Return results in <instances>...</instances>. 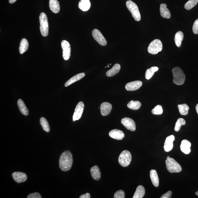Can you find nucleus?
<instances>
[{"label":"nucleus","instance_id":"obj_1","mask_svg":"<svg viewBox=\"0 0 198 198\" xmlns=\"http://www.w3.org/2000/svg\"><path fill=\"white\" fill-rule=\"evenodd\" d=\"M72 164L73 156L69 150L65 151L60 157L59 168L63 171H68L71 168Z\"/></svg>","mask_w":198,"mask_h":198},{"label":"nucleus","instance_id":"obj_2","mask_svg":"<svg viewBox=\"0 0 198 198\" xmlns=\"http://www.w3.org/2000/svg\"><path fill=\"white\" fill-rule=\"evenodd\" d=\"M173 82L175 85H182L185 80V75L182 69L179 67H174L173 69Z\"/></svg>","mask_w":198,"mask_h":198},{"label":"nucleus","instance_id":"obj_3","mask_svg":"<svg viewBox=\"0 0 198 198\" xmlns=\"http://www.w3.org/2000/svg\"><path fill=\"white\" fill-rule=\"evenodd\" d=\"M166 167L169 173H178L182 171L181 166L174 159L168 156L166 161Z\"/></svg>","mask_w":198,"mask_h":198},{"label":"nucleus","instance_id":"obj_4","mask_svg":"<svg viewBox=\"0 0 198 198\" xmlns=\"http://www.w3.org/2000/svg\"><path fill=\"white\" fill-rule=\"evenodd\" d=\"M126 5L134 20L136 21H140L141 20V14L137 5L133 2L130 0L126 2Z\"/></svg>","mask_w":198,"mask_h":198},{"label":"nucleus","instance_id":"obj_5","mask_svg":"<svg viewBox=\"0 0 198 198\" xmlns=\"http://www.w3.org/2000/svg\"><path fill=\"white\" fill-rule=\"evenodd\" d=\"M40 31L43 36L46 37L48 34V23L47 16L44 13H42L40 16Z\"/></svg>","mask_w":198,"mask_h":198},{"label":"nucleus","instance_id":"obj_6","mask_svg":"<svg viewBox=\"0 0 198 198\" xmlns=\"http://www.w3.org/2000/svg\"><path fill=\"white\" fill-rule=\"evenodd\" d=\"M131 160L132 156L129 151L125 150L123 151L120 155L119 162L122 167H127L129 165Z\"/></svg>","mask_w":198,"mask_h":198},{"label":"nucleus","instance_id":"obj_7","mask_svg":"<svg viewBox=\"0 0 198 198\" xmlns=\"http://www.w3.org/2000/svg\"><path fill=\"white\" fill-rule=\"evenodd\" d=\"M162 44L161 41L156 39L150 43L147 50L149 53L154 55L162 51Z\"/></svg>","mask_w":198,"mask_h":198},{"label":"nucleus","instance_id":"obj_8","mask_svg":"<svg viewBox=\"0 0 198 198\" xmlns=\"http://www.w3.org/2000/svg\"><path fill=\"white\" fill-rule=\"evenodd\" d=\"M61 47L63 50V57L65 60H68L70 56L71 48L70 43L66 40L61 42Z\"/></svg>","mask_w":198,"mask_h":198},{"label":"nucleus","instance_id":"obj_9","mask_svg":"<svg viewBox=\"0 0 198 198\" xmlns=\"http://www.w3.org/2000/svg\"><path fill=\"white\" fill-rule=\"evenodd\" d=\"M92 35L94 40L102 46H105L107 42L102 33L97 29H94L92 32Z\"/></svg>","mask_w":198,"mask_h":198},{"label":"nucleus","instance_id":"obj_10","mask_svg":"<svg viewBox=\"0 0 198 198\" xmlns=\"http://www.w3.org/2000/svg\"><path fill=\"white\" fill-rule=\"evenodd\" d=\"M85 105L83 102H80L77 104L75 108L73 116V121H75L78 120L81 118L82 113H83Z\"/></svg>","mask_w":198,"mask_h":198},{"label":"nucleus","instance_id":"obj_11","mask_svg":"<svg viewBox=\"0 0 198 198\" xmlns=\"http://www.w3.org/2000/svg\"><path fill=\"white\" fill-rule=\"evenodd\" d=\"M121 123L127 129L134 131L136 130V125L135 122L131 119L128 117H124L121 120Z\"/></svg>","mask_w":198,"mask_h":198},{"label":"nucleus","instance_id":"obj_12","mask_svg":"<svg viewBox=\"0 0 198 198\" xmlns=\"http://www.w3.org/2000/svg\"><path fill=\"white\" fill-rule=\"evenodd\" d=\"M175 138L174 135H171L166 138L164 146V150L166 152H169L172 150L173 147V142Z\"/></svg>","mask_w":198,"mask_h":198},{"label":"nucleus","instance_id":"obj_13","mask_svg":"<svg viewBox=\"0 0 198 198\" xmlns=\"http://www.w3.org/2000/svg\"><path fill=\"white\" fill-rule=\"evenodd\" d=\"M143 83L141 81H135L127 83L125 86L127 91H133L137 90L142 86Z\"/></svg>","mask_w":198,"mask_h":198},{"label":"nucleus","instance_id":"obj_14","mask_svg":"<svg viewBox=\"0 0 198 198\" xmlns=\"http://www.w3.org/2000/svg\"><path fill=\"white\" fill-rule=\"evenodd\" d=\"M112 109L111 104L109 102H104L100 106L101 114L103 116H106L111 113Z\"/></svg>","mask_w":198,"mask_h":198},{"label":"nucleus","instance_id":"obj_15","mask_svg":"<svg viewBox=\"0 0 198 198\" xmlns=\"http://www.w3.org/2000/svg\"><path fill=\"white\" fill-rule=\"evenodd\" d=\"M12 177L15 181L18 183L25 182L27 179V175L25 173L20 172H15L13 173Z\"/></svg>","mask_w":198,"mask_h":198},{"label":"nucleus","instance_id":"obj_16","mask_svg":"<svg viewBox=\"0 0 198 198\" xmlns=\"http://www.w3.org/2000/svg\"><path fill=\"white\" fill-rule=\"evenodd\" d=\"M191 143L186 139L183 140L181 142L180 148L181 151L184 154H188L191 152Z\"/></svg>","mask_w":198,"mask_h":198},{"label":"nucleus","instance_id":"obj_17","mask_svg":"<svg viewBox=\"0 0 198 198\" xmlns=\"http://www.w3.org/2000/svg\"><path fill=\"white\" fill-rule=\"evenodd\" d=\"M109 134L110 137L117 140H122L125 136L124 132L118 129L111 130L109 132Z\"/></svg>","mask_w":198,"mask_h":198},{"label":"nucleus","instance_id":"obj_18","mask_svg":"<svg viewBox=\"0 0 198 198\" xmlns=\"http://www.w3.org/2000/svg\"><path fill=\"white\" fill-rule=\"evenodd\" d=\"M167 7V5L166 4H161L160 9V14L162 17L169 19L171 17V13Z\"/></svg>","mask_w":198,"mask_h":198},{"label":"nucleus","instance_id":"obj_19","mask_svg":"<svg viewBox=\"0 0 198 198\" xmlns=\"http://www.w3.org/2000/svg\"><path fill=\"white\" fill-rule=\"evenodd\" d=\"M85 74L84 73H80L76 74V75L74 76L73 77L71 78L70 79L68 80V81L65 83V87H68V86L72 85V84L74 83V82L81 80L82 78L85 77Z\"/></svg>","mask_w":198,"mask_h":198},{"label":"nucleus","instance_id":"obj_20","mask_svg":"<svg viewBox=\"0 0 198 198\" xmlns=\"http://www.w3.org/2000/svg\"><path fill=\"white\" fill-rule=\"evenodd\" d=\"M59 2L57 0H50L49 7L50 10L55 13H59L60 9Z\"/></svg>","mask_w":198,"mask_h":198},{"label":"nucleus","instance_id":"obj_21","mask_svg":"<svg viewBox=\"0 0 198 198\" xmlns=\"http://www.w3.org/2000/svg\"><path fill=\"white\" fill-rule=\"evenodd\" d=\"M90 172L93 179L96 181L100 180L101 177V173L98 166H95L91 168Z\"/></svg>","mask_w":198,"mask_h":198},{"label":"nucleus","instance_id":"obj_22","mask_svg":"<svg viewBox=\"0 0 198 198\" xmlns=\"http://www.w3.org/2000/svg\"><path fill=\"white\" fill-rule=\"evenodd\" d=\"M150 178L153 185L156 187L159 186V178L156 170L152 169L150 171Z\"/></svg>","mask_w":198,"mask_h":198},{"label":"nucleus","instance_id":"obj_23","mask_svg":"<svg viewBox=\"0 0 198 198\" xmlns=\"http://www.w3.org/2000/svg\"><path fill=\"white\" fill-rule=\"evenodd\" d=\"M78 6L80 10L86 12L90 8V2L89 0H81L79 2Z\"/></svg>","mask_w":198,"mask_h":198},{"label":"nucleus","instance_id":"obj_24","mask_svg":"<svg viewBox=\"0 0 198 198\" xmlns=\"http://www.w3.org/2000/svg\"><path fill=\"white\" fill-rule=\"evenodd\" d=\"M120 65L116 63L114 65L112 68L108 70L106 73V75L108 77H112L118 74L120 70Z\"/></svg>","mask_w":198,"mask_h":198},{"label":"nucleus","instance_id":"obj_25","mask_svg":"<svg viewBox=\"0 0 198 198\" xmlns=\"http://www.w3.org/2000/svg\"><path fill=\"white\" fill-rule=\"evenodd\" d=\"M17 105L21 112L25 116L29 115V112L27 108L24 104L23 101L20 99L17 102Z\"/></svg>","mask_w":198,"mask_h":198},{"label":"nucleus","instance_id":"obj_26","mask_svg":"<svg viewBox=\"0 0 198 198\" xmlns=\"http://www.w3.org/2000/svg\"><path fill=\"white\" fill-rule=\"evenodd\" d=\"M184 38V35L182 32L178 31L175 34L174 41L175 44L178 47H180L182 44V41Z\"/></svg>","mask_w":198,"mask_h":198},{"label":"nucleus","instance_id":"obj_27","mask_svg":"<svg viewBox=\"0 0 198 198\" xmlns=\"http://www.w3.org/2000/svg\"><path fill=\"white\" fill-rule=\"evenodd\" d=\"M145 189L143 186H138L136 189L135 193L134 194L133 198H142L145 195Z\"/></svg>","mask_w":198,"mask_h":198},{"label":"nucleus","instance_id":"obj_28","mask_svg":"<svg viewBox=\"0 0 198 198\" xmlns=\"http://www.w3.org/2000/svg\"><path fill=\"white\" fill-rule=\"evenodd\" d=\"M29 44L28 40L26 39H22L21 41L20 47L19 51L21 54H23L27 51L29 48Z\"/></svg>","mask_w":198,"mask_h":198},{"label":"nucleus","instance_id":"obj_29","mask_svg":"<svg viewBox=\"0 0 198 198\" xmlns=\"http://www.w3.org/2000/svg\"><path fill=\"white\" fill-rule=\"evenodd\" d=\"M158 70V67H153L147 69L145 73V78L147 80H149L154 75V73Z\"/></svg>","mask_w":198,"mask_h":198},{"label":"nucleus","instance_id":"obj_30","mask_svg":"<svg viewBox=\"0 0 198 198\" xmlns=\"http://www.w3.org/2000/svg\"><path fill=\"white\" fill-rule=\"evenodd\" d=\"M128 107L133 110L139 109L141 106V103L139 101H131L128 104Z\"/></svg>","mask_w":198,"mask_h":198},{"label":"nucleus","instance_id":"obj_31","mask_svg":"<svg viewBox=\"0 0 198 198\" xmlns=\"http://www.w3.org/2000/svg\"><path fill=\"white\" fill-rule=\"evenodd\" d=\"M179 113L182 115H186L188 113L189 107L186 104L178 105Z\"/></svg>","mask_w":198,"mask_h":198},{"label":"nucleus","instance_id":"obj_32","mask_svg":"<svg viewBox=\"0 0 198 198\" xmlns=\"http://www.w3.org/2000/svg\"><path fill=\"white\" fill-rule=\"evenodd\" d=\"M40 124L43 129L46 132H49L50 128L49 124L47 120L44 117H41L40 119Z\"/></svg>","mask_w":198,"mask_h":198},{"label":"nucleus","instance_id":"obj_33","mask_svg":"<svg viewBox=\"0 0 198 198\" xmlns=\"http://www.w3.org/2000/svg\"><path fill=\"white\" fill-rule=\"evenodd\" d=\"M198 2V0H189L185 5V8L186 10H190L195 7Z\"/></svg>","mask_w":198,"mask_h":198},{"label":"nucleus","instance_id":"obj_34","mask_svg":"<svg viewBox=\"0 0 198 198\" xmlns=\"http://www.w3.org/2000/svg\"><path fill=\"white\" fill-rule=\"evenodd\" d=\"M186 124V121L184 119L179 118L177 120L175 127V131L178 132L180 130L181 127Z\"/></svg>","mask_w":198,"mask_h":198},{"label":"nucleus","instance_id":"obj_35","mask_svg":"<svg viewBox=\"0 0 198 198\" xmlns=\"http://www.w3.org/2000/svg\"><path fill=\"white\" fill-rule=\"evenodd\" d=\"M163 109L162 106L157 105L152 110V114L155 115H161L163 113Z\"/></svg>","mask_w":198,"mask_h":198},{"label":"nucleus","instance_id":"obj_36","mask_svg":"<svg viewBox=\"0 0 198 198\" xmlns=\"http://www.w3.org/2000/svg\"><path fill=\"white\" fill-rule=\"evenodd\" d=\"M114 198H125L124 192L122 190H119L115 192Z\"/></svg>","mask_w":198,"mask_h":198},{"label":"nucleus","instance_id":"obj_37","mask_svg":"<svg viewBox=\"0 0 198 198\" xmlns=\"http://www.w3.org/2000/svg\"><path fill=\"white\" fill-rule=\"evenodd\" d=\"M192 30H193L194 34H198V19L196 20L194 22Z\"/></svg>","mask_w":198,"mask_h":198},{"label":"nucleus","instance_id":"obj_38","mask_svg":"<svg viewBox=\"0 0 198 198\" xmlns=\"http://www.w3.org/2000/svg\"><path fill=\"white\" fill-rule=\"evenodd\" d=\"M28 198H41V195L40 194L38 193H31L28 196Z\"/></svg>","mask_w":198,"mask_h":198},{"label":"nucleus","instance_id":"obj_39","mask_svg":"<svg viewBox=\"0 0 198 198\" xmlns=\"http://www.w3.org/2000/svg\"><path fill=\"white\" fill-rule=\"evenodd\" d=\"M172 193V192L171 191H168L167 193L162 195L161 197V198H171Z\"/></svg>","mask_w":198,"mask_h":198},{"label":"nucleus","instance_id":"obj_40","mask_svg":"<svg viewBox=\"0 0 198 198\" xmlns=\"http://www.w3.org/2000/svg\"><path fill=\"white\" fill-rule=\"evenodd\" d=\"M91 196L90 194L89 193H86L84 195L80 196V198H90Z\"/></svg>","mask_w":198,"mask_h":198},{"label":"nucleus","instance_id":"obj_41","mask_svg":"<svg viewBox=\"0 0 198 198\" xmlns=\"http://www.w3.org/2000/svg\"><path fill=\"white\" fill-rule=\"evenodd\" d=\"M17 0H9V3L11 4L15 2Z\"/></svg>","mask_w":198,"mask_h":198},{"label":"nucleus","instance_id":"obj_42","mask_svg":"<svg viewBox=\"0 0 198 198\" xmlns=\"http://www.w3.org/2000/svg\"><path fill=\"white\" fill-rule=\"evenodd\" d=\"M196 111L197 112L198 114V104L196 106Z\"/></svg>","mask_w":198,"mask_h":198},{"label":"nucleus","instance_id":"obj_43","mask_svg":"<svg viewBox=\"0 0 198 198\" xmlns=\"http://www.w3.org/2000/svg\"><path fill=\"white\" fill-rule=\"evenodd\" d=\"M195 194L198 196V191L197 192H196V193H195Z\"/></svg>","mask_w":198,"mask_h":198}]
</instances>
